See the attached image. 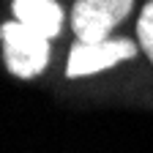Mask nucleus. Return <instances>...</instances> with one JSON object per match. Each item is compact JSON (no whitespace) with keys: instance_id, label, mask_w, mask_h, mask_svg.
<instances>
[{"instance_id":"nucleus-1","label":"nucleus","mask_w":153,"mask_h":153,"mask_svg":"<svg viewBox=\"0 0 153 153\" xmlns=\"http://www.w3.org/2000/svg\"><path fill=\"white\" fill-rule=\"evenodd\" d=\"M0 41H3L6 68L14 76L30 79V76H38L47 68V63H49V38L30 30L19 19L6 22L0 27Z\"/></svg>"},{"instance_id":"nucleus-2","label":"nucleus","mask_w":153,"mask_h":153,"mask_svg":"<svg viewBox=\"0 0 153 153\" xmlns=\"http://www.w3.org/2000/svg\"><path fill=\"white\" fill-rule=\"evenodd\" d=\"M134 0H76L71 8V27L79 41H104L131 14Z\"/></svg>"},{"instance_id":"nucleus-3","label":"nucleus","mask_w":153,"mask_h":153,"mask_svg":"<svg viewBox=\"0 0 153 153\" xmlns=\"http://www.w3.org/2000/svg\"><path fill=\"white\" fill-rule=\"evenodd\" d=\"M137 55V47L126 38H118V41H76L68 52V66L66 74L71 79L76 76H88L96 71H104L118 66L120 60H128V57Z\"/></svg>"},{"instance_id":"nucleus-4","label":"nucleus","mask_w":153,"mask_h":153,"mask_svg":"<svg viewBox=\"0 0 153 153\" xmlns=\"http://www.w3.org/2000/svg\"><path fill=\"white\" fill-rule=\"evenodd\" d=\"M14 14L22 25L47 38L57 36L63 27V8L55 0H14Z\"/></svg>"},{"instance_id":"nucleus-5","label":"nucleus","mask_w":153,"mask_h":153,"mask_svg":"<svg viewBox=\"0 0 153 153\" xmlns=\"http://www.w3.org/2000/svg\"><path fill=\"white\" fill-rule=\"evenodd\" d=\"M137 36H140V44H142L145 55L150 57V63H153V0H148L145 8H142V14H140Z\"/></svg>"}]
</instances>
